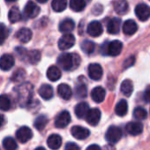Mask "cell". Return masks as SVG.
I'll use <instances>...</instances> for the list:
<instances>
[{"mask_svg":"<svg viewBox=\"0 0 150 150\" xmlns=\"http://www.w3.org/2000/svg\"><path fill=\"white\" fill-rule=\"evenodd\" d=\"M103 150H115L112 145H107L106 146H104Z\"/></svg>","mask_w":150,"mask_h":150,"instance_id":"bcb514c9","label":"cell"},{"mask_svg":"<svg viewBox=\"0 0 150 150\" xmlns=\"http://www.w3.org/2000/svg\"><path fill=\"white\" fill-rule=\"evenodd\" d=\"M49 122V118L44 116V115H40L36 117V119L35 120L34 125L35 127L38 130V131H42L45 128L46 125Z\"/></svg>","mask_w":150,"mask_h":150,"instance_id":"f546056e","label":"cell"},{"mask_svg":"<svg viewBox=\"0 0 150 150\" xmlns=\"http://www.w3.org/2000/svg\"><path fill=\"white\" fill-rule=\"evenodd\" d=\"M144 100L146 103H150V86H148L144 93Z\"/></svg>","mask_w":150,"mask_h":150,"instance_id":"ee69618b","label":"cell"},{"mask_svg":"<svg viewBox=\"0 0 150 150\" xmlns=\"http://www.w3.org/2000/svg\"><path fill=\"white\" fill-rule=\"evenodd\" d=\"M16 91L18 94L19 103L21 107H27L31 104L34 93V88L32 84L28 82L23 83L16 88Z\"/></svg>","mask_w":150,"mask_h":150,"instance_id":"6da1fadb","label":"cell"},{"mask_svg":"<svg viewBox=\"0 0 150 150\" xmlns=\"http://www.w3.org/2000/svg\"><path fill=\"white\" fill-rule=\"evenodd\" d=\"M125 130L129 134L132 136H136L142 132L143 125L139 122H130L126 125Z\"/></svg>","mask_w":150,"mask_h":150,"instance_id":"9a60e30c","label":"cell"},{"mask_svg":"<svg viewBox=\"0 0 150 150\" xmlns=\"http://www.w3.org/2000/svg\"><path fill=\"white\" fill-rule=\"evenodd\" d=\"M15 50H16V52L18 53V55L21 57V58H27V54H28V51H27V50L26 49H24V48H21V47H18V48H16L15 49Z\"/></svg>","mask_w":150,"mask_h":150,"instance_id":"b9f144b4","label":"cell"},{"mask_svg":"<svg viewBox=\"0 0 150 150\" xmlns=\"http://www.w3.org/2000/svg\"><path fill=\"white\" fill-rule=\"evenodd\" d=\"M25 14L28 18L30 19H34L35 17H37L41 12L40 7L33 1H28L25 6Z\"/></svg>","mask_w":150,"mask_h":150,"instance_id":"9c48e42d","label":"cell"},{"mask_svg":"<svg viewBox=\"0 0 150 150\" xmlns=\"http://www.w3.org/2000/svg\"><path fill=\"white\" fill-rule=\"evenodd\" d=\"M38 93H39L40 96L42 98H43L44 100H50L53 96V88L51 86H50L48 84H43L39 88Z\"/></svg>","mask_w":150,"mask_h":150,"instance_id":"cb8c5ba5","label":"cell"},{"mask_svg":"<svg viewBox=\"0 0 150 150\" xmlns=\"http://www.w3.org/2000/svg\"><path fill=\"white\" fill-rule=\"evenodd\" d=\"M11 108V100L6 95L0 96V110L6 111L9 110Z\"/></svg>","mask_w":150,"mask_h":150,"instance_id":"d590c367","label":"cell"},{"mask_svg":"<svg viewBox=\"0 0 150 150\" xmlns=\"http://www.w3.org/2000/svg\"><path fill=\"white\" fill-rule=\"evenodd\" d=\"M121 26V20L117 18H113L107 23V31L111 35H117L119 32Z\"/></svg>","mask_w":150,"mask_h":150,"instance_id":"e0dca14e","label":"cell"},{"mask_svg":"<svg viewBox=\"0 0 150 150\" xmlns=\"http://www.w3.org/2000/svg\"><path fill=\"white\" fill-rule=\"evenodd\" d=\"M3 146L6 150H16L18 147V145L13 138L6 137L3 140Z\"/></svg>","mask_w":150,"mask_h":150,"instance_id":"836d02e7","label":"cell"},{"mask_svg":"<svg viewBox=\"0 0 150 150\" xmlns=\"http://www.w3.org/2000/svg\"><path fill=\"white\" fill-rule=\"evenodd\" d=\"M149 1H150V0H149Z\"/></svg>","mask_w":150,"mask_h":150,"instance_id":"f5cc1de1","label":"cell"},{"mask_svg":"<svg viewBox=\"0 0 150 150\" xmlns=\"http://www.w3.org/2000/svg\"><path fill=\"white\" fill-rule=\"evenodd\" d=\"M86 150H102V149H101V147H100L98 145H96V144H93V145L88 146L87 147V149H86Z\"/></svg>","mask_w":150,"mask_h":150,"instance_id":"f6af8a7d","label":"cell"},{"mask_svg":"<svg viewBox=\"0 0 150 150\" xmlns=\"http://www.w3.org/2000/svg\"><path fill=\"white\" fill-rule=\"evenodd\" d=\"M57 62L63 69L65 71H70L75 69L80 64V57L76 54L64 53L59 56Z\"/></svg>","mask_w":150,"mask_h":150,"instance_id":"7a4b0ae2","label":"cell"},{"mask_svg":"<svg viewBox=\"0 0 150 150\" xmlns=\"http://www.w3.org/2000/svg\"><path fill=\"white\" fill-rule=\"evenodd\" d=\"M26 77V72L24 70H21V69H19L17 70L13 75L12 76V81H15V82H18V81H21L24 78Z\"/></svg>","mask_w":150,"mask_h":150,"instance_id":"ab89813d","label":"cell"},{"mask_svg":"<svg viewBox=\"0 0 150 150\" xmlns=\"http://www.w3.org/2000/svg\"><path fill=\"white\" fill-rule=\"evenodd\" d=\"M135 63V58L134 57H129L125 62H124V69H127L129 67H131L132 65H133Z\"/></svg>","mask_w":150,"mask_h":150,"instance_id":"60d3db41","label":"cell"},{"mask_svg":"<svg viewBox=\"0 0 150 150\" xmlns=\"http://www.w3.org/2000/svg\"><path fill=\"white\" fill-rule=\"evenodd\" d=\"M47 144L50 149L57 150L62 145V138L58 134H52L48 138Z\"/></svg>","mask_w":150,"mask_h":150,"instance_id":"44dd1931","label":"cell"},{"mask_svg":"<svg viewBox=\"0 0 150 150\" xmlns=\"http://www.w3.org/2000/svg\"><path fill=\"white\" fill-rule=\"evenodd\" d=\"M128 110V105H127V102L125 100H120L117 104L116 105L115 108V112L117 116L119 117H124L126 115Z\"/></svg>","mask_w":150,"mask_h":150,"instance_id":"4316f807","label":"cell"},{"mask_svg":"<svg viewBox=\"0 0 150 150\" xmlns=\"http://www.w3.org/2000/svg\"><path fill=\"white\" fill-rule=\"evenodd\" d=\"M81 50H83V52H85L86 54H92L95 51L96 44L91 41L86 40L81 43Z\"/></svg>","mask_w":150,"mask_h":150,"instance_id":"e575fe53","label":"cell"},{"mask_svg":"<svg viewBox=\"0 0 150 150\" xmlns=\"http://www.w3.org/2000/svg\"><path fill=\"white\" fill-rule=\"evenodd\" d=\"M88 95V88L87 86L84 84L79 85L75 88V96L78 98H85Z\"/></svg>","mask_w":150,"mask_h":150,"instance_id":"8d00e7d4","label":"cell"},{"mask_svg":"<svg viewBox=\"0 0 150 150\" xmlns=\"http://www.w3.org/2000/svg\"><path fill=\"white\" fill-rule=\"evenodd\" d=\"M35 150H46L44 147H42V146H39V147H37V148H35Z\"/></svg>","mask_w":150,"mask_h":150,"instance_id":"681fc988","label":"cell"},{"mask_svg":"<svg viewBox=\"0 0 150 150\" xmlns=\"http://www.w3.org/2000/svg\"><path fill=\"white\" fill-rule=\"evenodd\" d=\"M71 122V115L67 110H64L58 114L55 120V125L57 128H64Z\"/></svg>","mask_w":150,"mask_h":150,"instance_id":"8992f818","label":"cell"},{"mask_svg":"<svg viewBox=\"0 0 150 150\" xmlns=\"http://www.w3.org/2000/svg\"><path fill=\"white\" fill-rule=\"evenodd\" d=\"M9 21L12 23H16L21 20V13L18 7H12L9 12Z\"/></svg>","mask_w":150,"mask_h":150,"instance_id":"1f68e13d","label":"cell"},{"mask_svg":"<svg viewBox=\"0 0 150 150\" xmlns=\"http://www.w3.org/2000/svg\"><path fill=\"white\" fill-rule=\"evenodd\" d=\"M146 111L142 107H137L133 110V117L138 120H143L146 118Z\"/></svg>","mask_w":150,"mask_h":150,"instance_id":"74e56055","label":"cell"},{"mask_svg":"<svg viewBox=\"0 0 150 150\" xmlns=\"http://www.w3.org/2000/svg\"><path fill=\"white\" fill-rule=\"evenodd\" d=\"M88 1H90V0H88Z\"/></svg>","mask_w":150,"mask_h":150,"instance_id":"816d5d0a","label":"cell"},{"mask_svg":"<svg viewBox=\"0 0 150 150\" xmlns=\"http://www.w3.org/2000/svg\"><path fill=\"white\" fill-rule=\"evenodd\" d=\"M138 30V25L132 20H128L123 24V32L126 35H132Z\"/></svg>","mask_w":150,"mask_h":150,"instance_id":"2e32d148","label":"cell"},{"mask_svg":"<svg viewBox=\"0 0 150 150\" xmlns=\"http://www.w3.org/2000/svg\"><path fill=\"white\" fill-rule=\"evenodd\" d=\"M58 96L64 100H69L72 96L71 88L67 84H60L57 88Z\"/></svg>","mask_w":150,"mask_h":150,"instance_id":"d6986e66","label":"cell"},{"mask_svg":"<svg viewBox=\"0 0 150 150\" xmlns=\"http://www.w3.org/2000/svg\"><path fill=\"white\" fill-rule=\"evenodd\" d=\"M14 57L10 54H5L0 57V68L3 71H8L14 65Z\"/></svg>","mask_w":150,"mask_h":150,"instance_id":"5bb4252c","label":"cell"},{"mask_svg":"<svg viewBox=\"0 0 150 150\" xmlns=\"http://www.w3.org/2000/svg\"><path fill=\"white\" fill-rule=\"evenodd\" d=\"M71 135L77 139H85L90 135V132L88 129L84 128L80 125H75L71 130Z\"/></svg>","mask_w":150,"mask_h":150,"instance_id":"30bf717a","label":"cell"},{"mask_svg":"<svg viewBox=\"0 0 150 150\" xmlns=\"http://www.w3.org/2000/svg\"><path fill=\"white\" fill-rule=\"evenodd\" d=\"M61 75H62L61 71L56 65H52V66L49 67V69L47 71V77L51 81H58L61 78Z\"/></svg>","mask_w":150,"mask_h":150,"instance_id":"603a6c76","label":"cell"},{"mask_svg":"<svg viewBox=\"0 0 150 150\" xmlns=\"http://www.w3.org/2000/svg\"><path fill=\"white\" fill-rule=\"evenodd\" d=\"M6 1H7V2H15V1H17V0H6Z\"/></svg>","mask_w":150,"mask_h":150,"instance_id":"f907efd6","label":"cell"},{"mask_svg":"<svg viewBox=\"0 0 150 150\" xmlns=\"http://www.w3.org/2000/svg\"><path fill=\"white\" fill-rule=\"evenodd\" d=\"M87 32L89 35L93 36V37H97L100 36L103 32V26L101 24V22L97 21H94L92 22H90L88 25V28H87Z\"/></svg>","mask_w":150,"mask_h":150,"instance_id":"ba28073f","label":"cell"},{"mask_svg":"<svg viewBox=\"0 0 150 150\" xmlns=\"http://www.w3.org/2000/svg\"><path fill=\"white\" fill-rule=\"evenodd\" d=\"M123 49V44L120 41L115 40L110 42L107 46V54L111 57L118 56L121 53V50Z\"/></svg>","mask_w":150,"mask_h":150,"instance_id":"7c38bea8","label":"cell"},{"mask_svg":"<svg viewBox=\"0 0 150 150\" xmlns=\"http://www.w3.org/2000/svg\"><path fill=\"white\" fill-rule=\"evenodd\" d=\"M32 137H33V132L31 129L28 128V126L21 127L16 132V138L21 143L28 142L30 139H32Z\"/></svg>","mask_w":150,"mask_h":150,"instance_id":"52a82bcc","label":"cell"},{"mask_svg":"<svg viewBox=\"0 0 150 150\" xmlns=\"http://www.w3.org/2000/svg\"><path fill=\"white\" fill-rule=\"evenodd\" d=\"M27 58H28V61L30 64H35L41 60V52L39 50H31V51L28 52Z\"/></svg>","mask_w":150,"mask_h":150,"instance_id":"d6a6232c","label":"cell"},{"mask_svg":"<svg viewBox=\"0 0 150 150\" xmlns=\"http://www.w3.org/2000/svg\"><path fill=\"white\" fill-rule=\"evenodd\" d=\"M8 35H9V30L7 27L3 23H0V45L6 41Z\"/></svg>","mask_w":150,"mask_h":150,"instance_id":"f35d334b","label":"cell"},{"mask_svg":"<svg viewBox=\"0 0 150 150\" xmlns=\"http://www.w3.org/2000/svg\"><path fill=\"white\" fill-rule=\"evenodd\" d=\"M64 150H80L79 146L76 143H73V142H68L65 145V148Z\"/></svg>","mask_w":150,"mask_h":150,"instance_id":"7bdbcfd3","label":"cell"},{"mask_svg":"<svg viewBox=\"0 0 150 150\" xmlns=\"http://www.w3.org/2000/svg\"><path fill=\"white\" fill-rule=\"evenodd\" d=\"M75 43V37L71 34H64L58 41V48L61 50H66L71 48Z\"/></svg>","mask_w":150,"mask_h":150,"instance_id":"277c9868","label":"cell"},{"mask_svg":"<svg viewBox=\"0 0 150 150\" xmlns=\"http://www.w3.org/2000/svg\"><path fill=\"white\" fill-rule=\"evenodd\" d=\"M120 90L123 93V95H125V96H130L133 91L132 82L130 80H125L121 84Z\"/></svg>","mask_w":150,"mask_h":150,"instance_id":"f1b7e54d","label":"cell"},{"mask_svg":"<svg viewBox=\"0 0 150 150\" xmlns=\"http://www.w3.org/2000/svg\"><path fill=\"white\" fill-rule=\"evenodd\" d=\"M105 95H106V92H105L104 88L102 87H96L91 92L92 99L94 100V102H96L97 103H100L104 100Z\"/></svg>","mask_w":150,"mask_h":150,"instance_id":"ffe728a7","label":"cell"},{"mask_svg":"<svg viewBox=\"0 0 150 150\" xmlns=\"http://www.w3.org/2000/svg\"><path fill=\"white\" fill-rule=\"evenodd\" d=\"M121 137H122L121 129L115 125L110 126L105 134L106 140L109 141L110 143H117V141L120 140Z\"/></svg>","mask_w":150,"mask_h":150,"instance_id":"3957f363","label":"cell"},{"mask_svg":"<svg viewBox=\"0 0 150 150\" xmlns=\"http://www.w3.org/2000/svg\"><path fill=\"white\" fill-rule=\"evenodd\" d=\"M36 1H37V2H39V3H42H42H46V2L48 1V0H36Z\"/></svg>","mask_w":150,"mask_h":150,"instance_id":"c3c4849f","label":"cell"},{"mask_svg":"<svg viewBox=\"0 0 150 150\" xmlns=\"http://www.w3.org/2000/svg\"><path fill=\"white\" fill-rule=\"evenodd\" d=\"M75 27L74 21L71 19H65L59 24V31L62 33H68L73 30Z\"/></svg>","mask_w":150,"mask_h":150,"instance_id":"484cf974","label":"cell"},{"mask_svg":"<svg viewBox=\"0 0 150 150\" xmlns=\"http://www.w3.org/2000/svg\"><path fill=\"white\" fill-rule=\"evenodd\" d=\"M89 110V106L87 103H80L79 104L76 105L74 109V111H75V114L76 116L79 117V118H83L86 117L88 111Z\"/></svg>","mask_w":150,"mask_h":150,"instance_id":"d4e9b609","label":"cell"},{"mask_svg":"<svg viewBox=\"0 0 150 150\" xmlns=\"http://www.w3.org/2000/svg\"><path fill=\"white\" fill-rule=\"evenodd\" d=\"M16 38L23 43H26L28 42H29L32 38V31L29 28H21L17 34H16Z\"/></svg>","mask_w":150,"mask_h":150,"instance_id":"ac0fdd59","label":"cell"},{"mask_svg":"<svg viewBox=\"0 0 150 150\" xmlns=\"http://www.w3.org/2000/svg\"><path fill=\"white\" fill-rule=\"evenodd\" d=\"M88 76L93 81H99L103 76V68L99 64H91L88 66Z\"/></svg>","mask_w":150,"mask_h":150,"instance_id":"8fae6325","label":"cell"},{"mask_svg":"<svg viewBox=\"0 0 150 150\" xmlns=\"http://www.w3.org/2000/svg\"><path fill=\"white\" fill-rule=\"evenodd\" d=\"M51 6L55 12L61 13L64 11L67 6V0H53Z\"/></svg>","mask_w":150,"mask_h":150,"instance_id":"4dcf8cb0","label":"cell"},{"mask_svg":"<svg viewBox=\"0 0 150 150\" xmlns=\"http://www.w3.org/2000/svg\"><path fill=\"white\" fill-rule=\"evenodd\" d=\"M135 14L139 21H145L150 18V7L145 4H139L135 8Z\"/></svg>","mask_w":150,"mask_h":150,"instance_id":"5b68a950","label":"cell"},{"mask_svg":"<svg viewBox=\"0 0 150 150\" xmlns=\"http://www.w3.org/2000/svg\"><path fill=\"white\" fill-rule=\"evenodd\" d=\"M70 7L74 12H81L86 7L85 0H70Z\"/></svg>","mask_w":150,"mask_h":150,"instance_id":"83f0119b","label":"cell"},{"mask_svg":"<svg viewBox=\"0 0 150 150\" xmlns=\"http://www.w3.org/2000/svg\"><path fill=\"white\" fill-rule=\"evenodd\" d=\"M101 119V111L99 109H92L89 110L86 115V120L87 122L91 125H96Z\"/></svg>","mask_w":150,"mask_h":150,"instance_id":"4fadbf2b","label":"cell"},{"mask_svg":"<svg viewBox=\"0 0 150 150\" xmlns=\"http://www.w3.org/2000/svg\"><path fill=\"white\" fill-rule=\"evenodd\" d=\"M114 10L117 14H125L129 10V5L126 0H117L114 3Z\"/></svg>","mask_w":150,"mask_h":150,"instance_id":"7402d4cb","label":"cell"},{"mask_svg":"<svg viewBox=\"0 0 150 150\" xmlns=\"http://www.w3.org/2000/svg\"><path fill=\"white\" fill-rule=\"evenodd\" d=\"M3 123H4V117H3V115L0 114V126L3 125Z\"/></svg>","mask_w":150,"mask_h":150,"instance_id":"7dc6e473","label":"cell"}]
</instances>
